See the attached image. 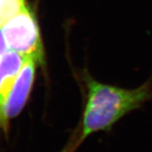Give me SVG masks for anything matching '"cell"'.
I'll use <instances>...</instances> for the list:
<instances>
[{
    "mask_svg": "<svg viewBox=\"0 0 152 152\" xmlns=\"http://www.w3.org/2000/svg\"><path fill=\"white\" fill-rule=\"evenodd\" d=\"M78 77L84 103L75 129L82 143L96 133L111 131L124 117L152 100V79L140 86L125 89L97 81L86 69Z\"/></svg>",
    "mask_w": 152,
    "mask_h": 152,
    "instance_id": "obj_1",
    "label": "cell"
},
{
    "mask_svg": "<svg viewBox=\"0 0 152 152\" xmlns=\"http://www.w3.org/2000/svg\"><path fill=\"white\" fill-rule=\"evenodd\" d=\"M9 48L44 64V48L37 18L27 6L2 26Z\"/></svg>",
    "mask_w": 152,
    "mask_h": 152,
    "instance_id": "obj_2",
    "label": "cell"
},
{
    "mask_svg": "<svg viewBox=\"0 0 152 152\" xmlns=\"http://www.w3.org/2000/svg\"><path fill=\"white\" fill-rule=\"evenodd\" d=\"M37 64H39L35 59L26 58L15 81L8 93L3 108V117L8 128L10 127V120L21 113L30 97Z\"/></svg>",
    "mask_w": 152,
    "mask_h": 152,
    "instance_id": "obj_3",
    "label": "cell"
},
{
    "mask_svg": "<svg viewBox=\"0 0 152 152\" xmlns=\"http://www.w3.org/2000/svg\"><path fill=\"white\" fill-rule=\"evenodd\" d=\"M26 58L11 50L0 58V132L5 134L8 133L9 128L5 124L3 117L4 104Z\"/></svg>",
    "mask_w": 152,
    "mask_h": 152,
    "instance_id": "obj_4",
    "label": "cell"
},
{
    "mask_svg": "<svg viewBox=\"0 0 152 152\" xmlns=\"http://www.w3.org/2000/svg\"><path fill=\"white\" fill-rule=\"evenodd\" d=\"M26 7L25 0H0V26Z\"/></svg>",
    "mask_w": 152,
    "mask_h": 152,
    "instance_id": "obj_5",
    "label": "cell"
},
{
    "mask_svg": "<svg viewBox=\"0 0 152 152\" xmlns=\"http://www.w3.org/2000/svg\"><path fill=\"white\" fill-rule=\"evenodd\" d=\"M82 142L80 139L78 131L76 130L75 129L72 132L70 137L65 144V145L63 147V149L59 152H75L78 150V148L80 146Z\"/></svg>",
    "mask_w": 152,
    "mask_h": 152,
    "instance_id": "obj_6",
    "label": "cell"
},
{
    "mask_svg": "<svg viewBox=\"0 0 152 152\" xmlns=\"http://www.w3.org/2000/svg\"><path fill=\"white\" fill-rule=\"evenodd\" d=\"M10 51L9 46L7 44L5 37L4 36V33L2 31V27L0 26V58Z\"/></svg>",
    "mask_w": 152,
    "mask_h": 152,
    "instance_id": "obj_7",
    "label": "cell"
}]
</instances>
